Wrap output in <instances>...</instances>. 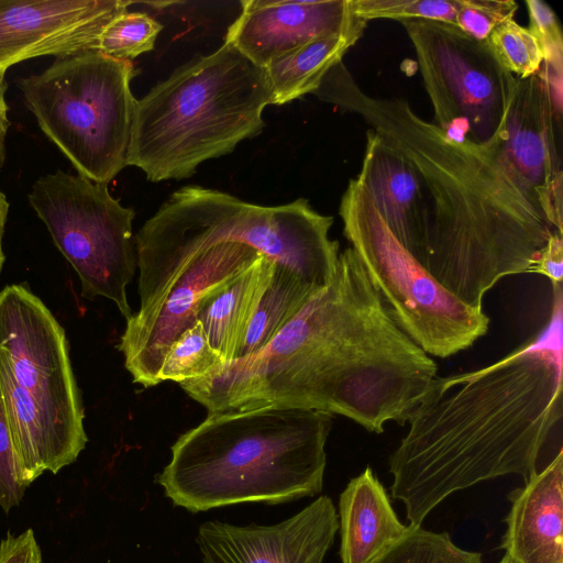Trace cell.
<instances>
[{"mask_svg": "<svg viewBox=\"0 0 563 563\" xmlns=\"http://www.w3.org/2000/svg\"><path fill=\"white\" fill-rule=\"evenodd\" d=\"M518 4L512 0H461L455 26L466 35L486 41L495 27L514 19Z\"/></svg>", "mask_w": 563, "mask_h": 563, "instance_id": "30", "label": "cell"}, {"mask_svg": "<svg viewBox=\"0 0 563 563\" xmlns=\"http://www.w3.org/2000/svg\"><path fill=\"white\" fill-rule=\"evenodd\" d=\"M274 265V262L261 256L246 271L202 300L197 320L201 322L211 346L220 354L222 362L236 360Z\"/></svg>", "mask_w": 563, "mask_h": 563, "instance_id": "21", "label": "cell"}, {"mask_svg": "<svg viewBox=\"0 0 563 563\" xmlns=\"http://www.w3.org/2000/svg\"><path fill=\"white\" fill-rule=\"evenodd\" d=\"M0 563H43L34 531L26 529L18 536L8 532L0 542Z\"/></svg>", "mask_w": 563, "mask_h": 563, "instance_id": "32", "label": "cell"}, {"mask_svg": "<svg viewBox=\"0 0 563 563\" xmlns=\"http://www.w3.org/2000/svg\"><path fill=\"white\" fill-rule=\"evenodd\" d=\"M338 530L335 507L322 495L272 526L206 521L196 540L203 563H322Z\"/></svg>", "mask_w": 563, "mask_h": 563, "instance_id": "15", "label": "cell"}, {"mask_svg": "<svg viewBox=\"0 0 563 563\" xmlns=\"http://www.w3.org/2000/svg\"><path fill=\"white\" fill-rule=\"evenodd\" d=\"M401 23L416 51L433 124L455 143L495 147L518 78L499 63L486 41L440 22Z\"/></svg>", "mask_w": 563, "mask_h": 563, "instance_id": "10", "label": "cell"}, {"mask_svg": "<svg viewBox=\"0 0 563 563\" xmlns=\"http://www.w3.org/2000/svg\"><path fill=\"white\" fill-rule=\"evenodd\" d=\"M360 115L410 164L421 189L423 267L466 305L508 276L528 273L555 231L494 148L451 141L400 98L364 92L343 62L313 92Z\"/></svg>", "mask_w": 563, "mask_h": 563, "instance_id": "1", "label": "cell"}, {"mask_svg": "<svg viewBox=\"0 0 563 563\" xmlns=\"http://www.w3.org/2000/svg\"><path fill=\"white\" fill-rule=\"evenodd\" d=\"M528 273L545 275L551 280L553 288L561 287L563 276V238L561 233L553 231L550 234Z\"/></svg>", "mask_w": 563, "mask_h": 563, "instance_id": "33", "label": "cell"}, {"mask_svg": "<svg viewBox=\"0 0 563 563\" xmlns=\"http://www.w3.org/2000/svg\"><path fill=\"white\" fill-rule=\"evenodd\" d=\"M529 30L537 38L543 62L539 69L552 87L562 86L563 34L554 10L541 0H526Z\"/></svg>", "mask_w": 563, "mask_h": 563, "instance_id": "29", "label": "cell"}, {"mask_svg": "<svg viewBox=\"0 0 563 563\" xmlns=\"http://www.w3.org/2000/svg\"><path fill=\"white\" fill-rule=\"evenodd\" d=\"M343 233L398 327L428 355L449 357L485 335L489 319L445 289L390 233L364 187L349 180Z\"/></svg>", "mask_w": 563, "mask_h": 563, "instance_id": "8", "label": "cell"}, {"mask_svg": "<svg viewBox=\"0 0 563 563\" xmlns=\"http://www.w3.org/2000/svg\"><path fill=\"white\" fill-rule=\"evenodd\" d=\"M322 290L291 269L275 264L269 283L246 329L236 360L261 351L311 298Z\"/></svg>", "mask_w": 563, "mask_h": 563, "instance_id": "23", "label": "cell"}, {"mask_svg": "<svg viewBox=\"0 0 563 563\" xmlns=\"http://www.w3.org/2000/svg\"><path fill=\"white\" fill-rule=\"evenodd\" d=\"M333 217L307 199L276 207L245 202L201 186L174 191L136 233L140 310H153L191 258L222 242H241L324 289L332 282L339 242L329 238Z\"/></svg>", "mask_w": 563, "mask_h": 563, "instance_id": "5", "label": "cell"}, {"mask_svg": "<svg viewBox=\"0 0 563 563\" xmlns=\"http://www.w3.org/2000/svg\"><path fill=\"white\" fill-rule=\"evenodd\" d=\"M26 487L20 479L15 451L0 389V508L8 512L18 506Z\"/></svg>", "mask_w": 563, "mask_h": 563, "instance_id": "31", "label": "cell"}, {"mask_svg": "<svg viewBox=\"0 0 563 563\" xmlns=\"http://www.w3.org/2000/svg\"><path fill=\"white\" fill-rule=\"evenodd\" d=\"M332 286L321 343L274 401L342 415L375 433L407 422L438 376L435 362L395 322L352 247L339 254Z\"/></svg>", "mask_w": 563, "mask_h": 563, "instance_id": "4", "label": "cell"}, {"mask_svg": "<svg viewBox=\"0 0 563 563\" xmlns=\"http://www.w3.org/2000/svg\"><path fill=\"white\" fill-rule=\"evenodd\" d=\"M9 211V202L4 196V194L0 190V273L4 262V254L2 251V236L4 231V224L7 221Z\"/></svg>", "mask_w": 563, "mask_h": 563, "instance_id": "35", "label": "cell"}, {"mask_svg": "<svg viewBox=\"0 0 563 563\" xmlns=\"http://www.w3.org/2000/svg\"><path fill=\"white\" fill-rule=\"evenodd\" d=\"M562 409L561 333L486 367L437 376L388 459L391 497L421 526L455 492L505 475L527 482Z\"/></svg>", "mask_w": 563, "mask_h": 563, "instance_id": "2", "label": "cell"}, {"mask_svg": "<svg viewBox=\"0 0 563 563\" xmlns=\"http://www.w3.org/2000/svg\"><path fill=\"white\" fill-rule=\"evenodd\" d=\"M163 25L145 12H123L107 24L96 49L130 60L152 51Z\"/></svg>", "mask_w": 563, "mask_h": 563, "instance_id": "26", "label": "cell"}, {"mask_svg": "<svg viewBox=\"0 0 563 563\" xmlns=\"http://www.w3.org/2000/svg\"><path fill=\"white\" fill-rule=\"evenodd\" d=\"M331 424L329 412L284 401L209 413L173 444L157 483L190 512L316 496Z\"/></svg>", "mask_w": 563, "mask_h": 563, "instance_id": "3", "label": "cell"}, {"mask_svg": "<svg viewBox=\"0 0 563 563\" xmlns=\"http://www.w3.org/2000/svg\"><path fill=\"white\" fill-rule=\"evenodd\" d=\"M369 563H483L482 554L453 543L446 532L409 525L405 537Z\"/></svg>", "mask_w": 563, "mask_h": 563, "instance_id": "24", "label": "cell"}, {"mask_svg": "<svg viewBox=\"0 0 563 563\" xmlns=\"http://www.w3.org/2000/svg\"><path fill=\"white\" fill-rule=\"evenodd\" d=\"M271 101L265 69L224 42L137 100L128 165L153 183L189 178L202 162L260 134Z\"/></svg>", "mask_w": 563, "mask_h": 563, "instance_id": "6", "label": "cell"}, {"mask_svg": "<svg viewBox=\"0 0 563 563\" xmlns=\"http://www.w3.org/2000/svg\"><path fill=\"white\" fill-rule=\"evenodd\" d=\"M241 13L229 26L231 44L260 67L320 36L365 29L351 0H243Z\"/></svg>", "mask_w": 563, "mask_h": 563, "instance_id": "16", "label": "cell"}, {"mask_svg": "<svg viewBox=\"0 0 563 563\" xmlns=\"http://www.w3.org/2000/svg\"><path fill=\"white\" fill-rule=\"evenodd\" d=\"M262 255L241 242L205 250L181 269L159 303L126 321L119 350L133 382L158 385V371L170 344L197 321L202 300L252 266Z\"/></svg>", "mask_w": 563, "mask_h": 563, "instance_id": "12", "label": "cell"}, {"mask_svg": "<svg viewBox=\"0 0 563 563\" xmlns=\"http://www.w3.org/2000/svg\"><path fill=\"white\" fill-rule=\"evenodd\" d=\"M126 0H0V74L29 58L96 49Z\"/></svg>", "mask_w": 563, "mask_h": 563, "instance_id": "14", "label": "cell"}, {"mask_svg": "<svg viewBox=\"0 0 563 563\" xmlns=\"http://www.w3.org/2000/svg\"><path fill=\"white\" fill-rule=\"evenodd\" d=\"M364 30L320 36L273 59L264 67L272 89L271 104L282 106L313 93Z\"/></svg>", "mask_w": 563, "mask_h": 563, "instance_id": "22", "label": "cell"}, {"mask_svg": "<svg viewBox=\"0 0 563 563\" xmlns=\"http://www.w3.org/2000/svg\"><path fill=\"white\" fill-rule=\"evenodd\" d=\"M486 42L499 63L519 79L537 74L542 65L543 54L537 38L514 19L495 27Z\"/></svg>", "mask_w": 563, "mask_h": 563, "instance_id": "27", "label": "cell"}, {"mask_svg": "<svg viewBox=\"0 0 563 563\" xmlns=\"http://www.w3.org/2000/svg\"><path fill=\"white\" fill-rule=\"evenodd\" d=\"M29 201L79 276L82 295L104 297L131 319L126 286L136 268L134 209L113 198L108 185L60 169L38 178Z\"/></svg>", "mask_w": 563, "mask_h": 563, "instance_id": "9", "label": "cell"}, {"mask_svg": "<svg viewBox=\"0 0 563 563\" xmlns=\"http://www.w3.org/2000/svg\"><path fill=\"white\" fill-rule=\"evenodd\" d=\"M461 0H351L356 16L397 21L428 20L455 26Z\"/></svg>", "mask_w": 563, "mask_h": 563, "instance_id": "28", "label": "cell"}, {"mask_svg": "<svg viewBox=\"0 0 563 563\" xmlns=\"http://www.w3.org/2000/svg\"><path fill=\"white\" fill-rule=\"evenodd\" d=\"M0 347L18 384L80 454L88 438L65 331L43 301L21 285L0 291Z\"/></svg>", "mask_w": 563, "mask_h": 563, "instance_id": "11", "label": "cell"}, {"mask_svg": "<svg viewBox=\"0 0 563 563\" xmlns=\"http://www.w3.org/2000/svg\"><path fill=\"white\" fill-rule=\"evenodd\" d=\"M136 74L131 60L86 49L56 57L18 85L41 130L78 175L108 185L128 166Z\"/></svg>", "mask_w": 563, "mask_h": 563, "instance_id": "7", "label": "cell"}, {"mask_svg": "<svg viewBox=\"0 0 563 563\" xmlns=\"http://www.w3.org/2000/svg\"><path fill=\"white\" fill-rule=\"evenodd\" d=\"M356 179L390 233L423 266L419 180L409 162L372 129L366 131L364 158Z\"/></svg>", "mask_w": 563, "mask_h": 563, "instance_id": "18", "label": "cell"}, {"mask_svg": "<svg viewBox=\"0 0 563 563\" xmlns=\"http://www.w3.org/2000/svg\"><path fill=\"white\" fill-rule=\"evenodd\" d=\"M222 358L211 346L200 321L185 330L168 347L158 371V380L178 384L211 373Z\"/></svg>", "mask_w": 563, "mask_h": 563, "instance_id": "25", "label": "cell"}, {"mask_svg": "<svg viewBox=\"0 0 563 563\" xmlns=\"http://www.w3.org/2000/svg\"><path fill=\"white\" fill-rule=\"evenodd\" d=\"M501 548L516 563H563V452L509 494Z\"/></svg>", "mask_w": 563, "mask_h": 563, "instance_id": "17", "label": "cell"}, {"mask_svg": "<svg viewBox=\"0 0 563 563\" xmlns=\"http://www.w3.org/2000/svg\"><path fill=\"white\" fill-rule=\"evenodd\" d=\"M338 518L342 563H369L409 530V525L399 521L369 466L341 493Z\"/></svg>", "mask_w": 563, "mask_h": 563, "instance_id": "20", "label": "cell"}, {"mask_svg": "<svg viewBox=\"0 0 563 563\" xmlns=\"http://www.w3.org/2000/svg\"><path fill=\"white\" fill-rule=\"evenodd\" d=\"M0 389L15 451L20 479L27 487L44 472L56 474L79 454L22 388L0 347Z\"/></svg>", "mask_w": 563, "mask_h": 563, "instance_id": "19", "label": "cell"}, {"mask_svg": "<svg viewBox=\"0 0 563 563\" xmlns=\"http://www.w3.org/2000/svg\"><path fill=\"white\" fill-rule=\"evenodd\" d=\"M5 90L4 75L0 74V167H2L5 158V135L10 125L8 106L4 98Z\"/></svg>", "mask_w": 563, "mask_h": 563, "instance_id": "34", "label": "cell"}, {"mask_svg": "<svg viewBox=\"0 0 563 563\" xmlns=\"http://www.w3.org/2000/svg\"><path fill=\"white\" fill-rule=\"evenodd\" d=\"M562 110L552 100L544 78H518L495 154L512 178L542 211L549 224L562 225Z\"/></svg>", "mask_w": 563, "mask_h": 563, "instance_id": "13", "label": "cell"}, {"mask_svg": "<svg viewBox=\"0 0 563 563\" xmlns=\"http://www.w3.org/2000/svg\"><path fill=\"white\" fill-rule=\"evenodd\" d=\"M498 563H516V562L510 556L505 554L504 558Z\"/></svg>", "mask_w": 563, "mask_h": 563, "instance_id": "36", "label": "cell"}]
</instances>
